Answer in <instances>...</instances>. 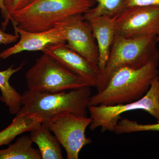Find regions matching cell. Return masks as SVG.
I'll list each match as a JSON object with an SVG mask.
<instances>
[{
	"instance_id": "cell-7",
	"label": "cell",
	"mask_w": 159,
	"mask_h": 159,
	"mask_svg": "<svg viewBox=\"0 0 159 159\" xmlns=\"http://www.w3.org/2000/svg\"><path fill=\"white\" fill-rule=\"evenodd\" d=\"M90 117L71 113L62 114L42 123L48 128L64 148L67 159H78L80 151L91 144L92 139L85 135L92 122Z\"/></svg>"
},
{
	"instance_id": "cell-3",
	"label": "cell",
	"mask_w": 159,
	"mask_h": 159,
	"mask_svg": "<svg viewBox=\"0 0 159 159\" xmlns=\"http://www.w3.org/2000/svg\"><path fill=\"white\" fill-rule=\"evenodd\" d=\"M91 0H31L22 9L10 15L13 27L40 32L73 16L83 14L93 7Z\"/></svg>"
},
{
	"instance_id": "cell-19",
	"label": "cell",
	"mask_w": 159,
	"mask_h": 159,
	"mask_svg": "<svg viewBox=\"0 0 159 159\" xmlns=\"http://www.w3.org/2000/svg\"><path fill=\"white\" fill-rule=\"evenodd\" d=\"M127 7L138 6H158L159 0H125Z\"/></svg>"
},
{
	"instance_id": "cell-18",
	"label": "cell",
	"mask_w": 159,
	"mask_h": 159,
	"mask_svg": "<svg viewBox=\"0 0 159 159\" xmlns=\"http://www.w3.org/2000/svg\"><path fill=\"white\" fill-rule=\"evenodd\" d=\"M144 131H159V122L154 124H142L124 118L119 120L113 132L116 134H121Z\"/></svg>"
},
{
	"instance_id": "cell-2",
	"label": "cell",
	"mask_w": 159,
	"mask_h": 159,
	"mask_svg": "<svg viewBox=\"0 0 159 159\" xmlns=\"http://www.w3.org/2000/svg\"><path fill=\"white\" fill-rule=\"evenodd\" d=\"M91 87L54 93L28 89L21 95L22 105L17 114L34 116L42 123L66 113L87 116Z\"/></svg>"
},
{
	"instance_id": "cell-15",
	"label": "cell",
	"mask_w": 159,
	"mask_h": 159,
	"mask_svg": "<svg viewBox=\"0 0 159 159\" xmlns=\"http://www.w3.org/2000/svg\"><path fill=\"white\" fill-rule=\"evenodd\" d=\"M41 123L34 116L16 114L11 124L0 131V147L9 145L17 136L31 131Z\"/></svg>"
},
{
	"instance_id": "cell-8",
	"label": "cell",
	"mask_w": 159,
	"mask_h": 159,
	"mask_svg": "<svg viewBox=\"0 0 159 159\" xmlns=\"http://www.w3.org/2000/svg\"><path fill=\"white\" fill-rule=\"evenodd\" d=\"M116 34L127 38L159 34V6L127 7L117 16Z\"/></svg>"
},
{
	"instance_id": "cell-24",
	"label": "cell",
	"mask_w": 159,
	"mask_h": 159,
	"mask_svg": "<svg viewBox=\"0 0 159 159\" xmlns=\"http://www.w3.org/2000/svg\"><path fill=\"white\" fill-rule=\"evenodd\" d=\"M156 40L157 42H159V34L157 35Z\"/></svg>"
},
{
	"instance_id": "cell-9",
	"label": "cell",
	"mask_w": 159,
	"mask_h": 159,
	"mask_svg": "<svg viewBox=\"0 0 159 159\" xmlns=\"http://www.w3.org/2000/svg\"><path fill=\"white\" fill-rule=\"evenodd\" d=\"M54 27L61 31L67 46L90 62L98 65L99 53L94 41L92 28L82 14L71 16L57 23Z\"/></svg>"
},
{
	"instance_id": "cell-12",
	"label": "cell",
	"mask_w": 159,
	"mask_h": 159,
	"mask_svg": "<svg viewBox=\"0 0 159 159\" xmlns=\"http://www.w3.org/2000/svg\"><path fill=\"white\" fill-rule=\"evenodd\" d=\"M117 16H102L88 20L90 25L94 38L97 40L99 53L98 65L101 73L108 61L111 48L116 35Z\"/></svg>"
},
{
	"instance_id": "cell-6",
	"label": "cell",
	"mask_w": 159,
	"mask_h": 159,
	"mask_svg": "<svg viewBox=\"0 0 159 159\" xmlns=\"http://www.w3.org/2000/svg\"><path fill=\"white\" fill-rule=\"evenodd\" d=\"M142 110L159 122V75L152 82L150 88L141 99L124 104L112 106H92L88 110L92 119L90 129L98 127L101 132H113L122 114L129 111Z\"/></svg>"
},
{
	"instance_id": "cell-16",
	"label": "cell",
	"mask_w": 159,
	"mask_h": 159,
	"mask_svg": "<svg viewBox=\"0 0 159 159\" xmlns=\"http://www.w3.org/2000/svg\"><path fill=\"white\" fill-rule=\"evenodd\" d=\"M32 143L29 136L20 137L8 148L0 149V159H41L39 150L33 148Z\"/></svg>"
},
{
	"instance_id": "cell-17",
	"label": "cell",
	"mask_w": 159,
	"mask_h": 159,
	"mask_svg": "<svg viewBox=\"0 0 159 159\" xmlns=\"http://www.w3.org/2000/svg\"><path fill=\"white\" fill-rule=\"evenodd\" d=\"M97 3L95 8H92L82 14L84 20H89L93 18L102 16L111 17L117 16L126 8L125 0H91Z\"/></svg>"
},
{
	"instance_id": "cell-23",
	"label": "cell",
	"mask_w": 159,
	"mask_h": 159,
	"mask_svg": "<svg viewBox=\"0 0 159 159\" xmlns=\"http://www.w3.org/2000/svg\"><path fill=\"white\" fill-rule=\"evenodd\" d=\"M11 1H12V0H5L6 8H8V6H9V4L11 3Z\"/></svg>"
},
{
	"instance_id": "cell-5",
	"label": "cell",
	"mask_w": 159,
	"mask_h": 159,
	"mask_svg": "<svg viewBox=\"0 0 159 159\" xmlns=\"http://www.w3.org/2000/svg\"><path fill=\"white\" fill-rule=\"evenodd\" d=\"M28 89L54 93L89 86L56 60L43 53L25 75Z\"/></svg>"
},
{
	"instance_id": "cell-10",
	"label": "cell",
	"mask_w": 159,
	"mask_h": 159,
	"mask_svg": "<svg viewBox=\"0 0 159 159\" xmlns=\"http://www.w3.org/2000/svg\"><path fill=\"white\" fill-rule=\"evenodd\" d=\"M66 68L82 78L90 86L97 88L101 71L98 65L90 62L69 48L66 43L50 45L43 50Z\"/></svg>"
},
{
	"instance_id": "cell-20",
	"label": "cell",
	"mask_w": 159,
	"mask_h": 159,
	"mask_svg": "<svg viewBox=\"0 0 159 159\" xmlns=\"http://www.w3.org/2000/svg\"><path fill=\"white\" fill-rule=\"evenodd\" d=\"M20 38L18 34H9L4 32V30L0 28V44L7 45L17 41ZM0 57V59H1Z\"/></svg>"
},
{
	"instance_id": "cell-14",
	"label": "cell",
	"mask_w": 159,
	"mask_h": 159,
	"mask_svg": "<svg viewBox=\"0 0 159 159\" xmlns=\"http://www.w3.org/2000/svg\"><path fill=\"white\" fill-rule=\"evenodd\" d=\"M23 64L17 68L11 66L5 70L0 71V101L5 103L9 108V112L16 115L19 112L22 107L21 95L10 84L9 80L13 74L23 68Z\"/></svg>"
},
{
	"instance_id": "cell-11",
	"label": "cell",
	"mask_w": 159,
	"mask_h": 159,
	"mask_svg": "<svg viewBox=\"0 0 159 159\" xmlns=\"http://www.w3.org/2000/svg\"><path fill=\"white\" fill-rule=\"evenodd\" d=\"M13 27L15 33L19 34L20 40L14 46L0 53L1 59H6L23 51H43L50 45L66 42L63 34L57 27L40 32H31L16 26Z\"/></svg>"
},
{
	"instance_id": "cell-13",
	"label": "cell",
	"mask_w": 159,
	"mask_h": 159,
	"mask_svg": "<svg viewBox=\"0 0 159 159\" xmlns=\"http://www.w3.org/2000/svg\"><path fill=\"white\" fill-rule=\"evenodd\" d=\"M30 132L31 141L38 146L42 159L64 158L60 144L45 125L41 123Z\"/></svg>"
},
{
	"instance_id": "cell-1",
	"label": "cell",
	"mask_w": 159,
	"mask_h": 159,
	"mask_svg": "<svg viewBox=\"0 0 159 159\" xmlns=\"http://www.w3.org/2000/svg\"><path fill=\"white\" fill-rule=\"evenodd\" d=\"M159 64L158 55L140 68L123 66L117 69L111 76L105 88L91 96L89 107L118 105L141 99L159 75Z\"/></svg>"
},
{
	"instance_id": "cell-21",
	"label": "cell",
	"mask_w": 159,
	"mask_h": 159,
	"mask_svg": "<svg viewBox=\"0 0 159 159\" xmlns=\"http://www.w3.org/2000/svg\"><path fill=\"white\" fill-rule=\"evenodd\" d=\"M31 1V0H12L9 4V7L7 8L10 16L12 12L22 9L28 5Z\"/></svg>"
},
{
	"instance_id": "cell-4",
	"label": "cell",
	"mask_w": 159,
	"mask_h": 159,
	"mask_svg": "<svg viewBox=\"0 0 159 159\" xmlns=\"http://www.w3.org/2000/svg\"><path fill=\"white\" fill-rule=\"evenodd\" d=\"M156 35L127 38L116 34L105 68L101 73L97 93L107 84L113 73L123 66L139 69L159 55Z\"/></svg>"
},
{
	"instance_id": "cell-22",
	"label": "cell",
	"mask_w": 159,
	"mask_h": 159,
	"mask_svg": "<svg viewBox=\"0 0 159 159\" xmlns=\"http://www.w3.org/2000/svg\"><path fill=\"white\" fill-rule=\"evenodd\" d=\"M0 10L2 16L4 20V21L2 23V25L3 27V30H5L11 19L9 12L6 8L5 0H0Z\"/></svg>"
}]
</instances>
